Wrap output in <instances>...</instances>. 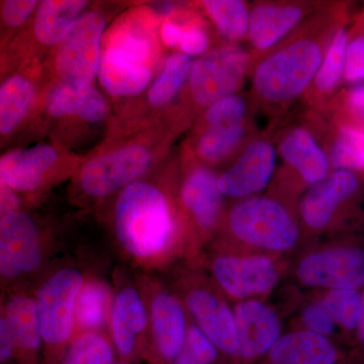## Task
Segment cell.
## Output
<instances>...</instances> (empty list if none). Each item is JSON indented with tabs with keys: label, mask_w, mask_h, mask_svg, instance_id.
Masks as SVG:
<instances>
[{
	"label": "cell",
	"mask_w": 364,
	"mask_h": 364,
	"mask_svg": "<svg viewBox=\"0 0 364 364\" xmlns=\"http://www.w3.org/2000/svg\"><path fill=\"white\" fill-rule=\"evenodd\" d=\"M345 14V6H323L293 35L253 60L250 98L254 107L280 114L306 95L333 35L346 21Z\"/></svg>",
	"instance_id": "6da1fadb"
},
{
	"label": "cell",
	"mask_w": 364,
	"mask_h": 364,
	"mask_svg": "<svg viewBox=\"0 0 364 364\" xmlns=\"http://www.w3.org/2000/svg\"><path fill=\"white\" fill-rule=\"evenodd\" d=\"M117 238L139 258H151L168 247L174 223L166 196L145 182H134L119 193L116 205Z\"/></svg>",
	"instance_id": "7a4b0ae2"
},
{
	"label": "cell",
	"mask_w": 364,
	"mask_h": 364,
	"mask_svg": "<svg viewBox=\"0 0 364 364\" xmlns=\"http://www.w3.org/2000/svg\"><path fill=\"white\" fill-rule=\"evenodd\" d=\"M237 238L268 250H289L299 240L298 225L284 205L268 198H251L237 203L229 215Z\"/></svg>",
	"instance_id": "3957f363"
},
{
	"label": "cell",
	"mask_w": 364,
	"mask_h": 364,
	"mask_svg": "<svg viewBox=\"0 0 364 364\" xmlns=\"http://www.w3.org/2000/svg\"><path fill=\"white\" fill-rule=\"evenodd\" d=\"M253 65L251 53L226 46L196 60L189 73V90L196 104L210 107L243 87Z\"/></svg>",
	"instance_id": "277c9868"
},
{
	"label": "cell",
	"mask_w": 364,
	"mask_h": 364,
	"mask_svg": "<svg viewBox=\"0 0 364 364\" xmlns=\"http://www.w3.org/2000/svg\"><path fill=\"white\" fill-rule=\"evenodd\" d=\"M104 16L97 11L81 14L59 43L56 69L67 85H90L102 62L100 41Z\"/></svg>",
	"instance_id": "5b68a950"
},
{
	"label": "cell",
	"mask_w": 364,
	"mask_h": 364,
	"mask_svg": "<svg viewBox=\"0 0 364 364\" xmlns=\"http://www.w3.org/2000/svg\"><path fill=\"white\" fill-rule=\"evenodd\" d=\"M83 286L82 275L64 268L46 280L36 296L43 340L50 346L65 343L73 331L76 304Z\"/></svg>",
	"instance_id": "8992f818"
},
{
	"label": "cell",
	"mask_w": 364,
	"mask_h": 364,
	"mask_svg": "<svg viewBox=\"0 0 364 364\" xmlns=\"http://www.w3.org/2000/svg\"><path fill=\"white\" fill-rule=\"evenodd\" d=\"M322 4L306 1H260L250 9L247 40L253 60L272 51L301 28Z\"/></svg>",
	"instance_id": "52a82bcc"
},
{
	"label": "cell",
	"mask_w": 364,
	"mask_h": 364,
	"mask_svg": "<svg viewBox=\"0 0 364 364\" xmlns=\"http://www.w3.org/2000/svg\"><path fill=\"white\" fill-rule=\"evenodd\" d=\"M298 277L308 287L360 291L364 287V247L342 246L311 254L299 262Z\"/></svg>",
	"instance_id": "ba28073f"
},
{
	"label": "cell",
	"mask_w": 364,
	"mask_h": 364,
	"mask_svg": "<svg viewBox=\"0 0 364 364\" xmlns=\"http://www.w3.org/2000/svg\"><path fill=\"white\" fill-rule=\"evenodd\" d=\"M150 163L149 151L141 146L112 151L86 163L81 171V188L88 196L104 198L130 186L145 173Z\"/></svg>",
	"instance_id": "9c48e42d"
},
{
	"label": "cell",
	"mask_w": 364,
	"mask_h": 364,
	"mask_svg": "<svg viewBox=\"0 0 364 364\" xmlns=\"http://www.w3.org/2000/svg\"><path fill=\"white\" fill-rule=\"evenodd\" d=\"M277 153L269 139H251L233 165L218 178L223 196L244 198L259 193L272 181Z\"/></svg>",
	"instance_id": "30bf717a"
},
{
	"label": "cell",
	"mask_w": 364,
	"mask_h": 364,
	"mask_svg": "<svg viewBox=\"0 0 364 364\" xmlns=\"http://www.w3.org/2000/svg\"><path fill=\"white\" fill-rule=\"evenodd\" d=\"M43 254L37 226L30 215L18 212L1 215L0 222V272L14 279L35 272Z\"/></svg>",
	"instance_id": "8fae6325"
},
{
	"label": "cell",
	"mask_w": 364,
	"mask_h": 364,
	"mask_svg": "<svg viewBox=\"0 0 364 364\" xmlns=\"http://www.w3.org/2000/svg\"><path fill=\"white\" fill-rule=\"evenodd\" d=\"M213 272L220 287L229 296L237 299L267 293L279 279L273 261L257 256H223L215 259Z\"/></svg>",
	"instance_id": "7c38bea8"
},
{
	"label": "cell",
	"mask_w": 364,
	"mask_h": 364,
	"mask_svg": "<svg viewBox=\"0 0 364 364\" xmlns=\"http://www.w3.org/2000/svg\"><path fill=\"white\" fill-rule=\"evenodd\" d=\"M186 306L198 327L218 350L231 358H240L234 313L221 299L207 289H193L186 296Z\"/></svg>",
	"instance_id": "4fadbf2b"
},
{
	"label": "cell",
	"mask_w": 364,
	"mask_h": 364,
	"mask_svg": "<svg viewBox=\"0 0 364 364\" xmlns=\"http://www.w3.org/2000/svg\"><path fill=\"white\" fill-rule=\"evenodd\" d=\"M358 176L352 170L338 169L313 186L299 205L301 219L311 229H323L340 205L358 193Z\"/></svg>",
	"instance_id": "5bb4252c"
},
{
	"label": "cell",
	"mask_w": 364,
	"mask_h": 364,
	"mask_svg": "<svg viewBox=\"0 0 364 364\" xmlns=\"http://www.w3.org/2000/svg\"><path fill=\"white\" fill-rule=\"evenodd\" d=\"M240 358L254 360L267 355L279 339L280 323L272 309L256 299H247L235 309Z\"/></svg>",
	"instance_id": "9a60e30c"
},
{
	"label": "cell",
	"mask_w": 364,
	"mask_h": 364,
	"mask_svg": "<svg viewBox=\"0 0 364 364\" xmlns=\"http://www.w3.org/2000/svg\"><path fill=\"white\" fill-rule=\"evenodd\" d=\"M277 148L282 160L294 167L306 183L315 186L328 176L329 155L305 127L287 129L279 136Z\"/></svg>",
	"instance_id": "2e32d148"
},
{
	"label": "cell",
	"mask_w": 364,
	"mask_h": 364,
	"mask_svg": "<svg viewBox=\"0 0 364 364\" xmlns=\"http://www.w3.org/2000/svg\"><path fill=\"white\" fill-rule=\"evenodd\" d=\"M57 159V151L49 145L11 151L0 160L1 181L14 191H35L44 183L46 174Z\"/></svg>",
	"instance_id": "e0dca14e"
},
{
	"label": "cell",
	"mask_w": 364,
	"mask_h": 364,
	"mask_svg": "<svg viewBox=\"0 0 364 364\" xmlns=\"http://www.w3.org/2000/svg\"><path fill=\"white\" fill-rule=\"evenodd\" d=\"M267 364H337L338 349L327 337L310 331L279 337L267 354Z\"/></svg>",
	"instance_id": "ac0fdd59"
},
{
	"label": "cell",
	"mask_w": 364,
	"mask_h": 364,
	"mask_svg": "<svg viewBox=\"0 0 364 364\" xmlns=\"http://www.w3.org/2000/svg\"><path fill=\"white\" fill-rule=\"evenodd\" d=\"M151 322L158 353L173 361L186 343V318L181 304L168 294H158L151 305Z\"/></svg>",
	"instance_id": "d6986e66"
},
{
	"label": "cell",
	"mask_w": 364,
	"mask_h": 364,
	"mask_svg": "<svg viewBox=\"0 0 364 364\" xmlns=\"http://www.w3.org/2000/svg\"><path fill=\"white\" fill-rule=\"evenodd\" d=\"M104 90L112 97H134L149 85L152 72L141 63L107 48L98 71Z\"/></svg>",
	"instance_id": "ffe728a7"
},
{
	"label": "cell",
	"mask_w": 364,
	"mask_h": 364,
	"mask_svg": "<svg viewBox=\"0 0 364 364\" xmlns=\"http://www.w3.org/2000/svg\"><path fill=\"white\" fill-rule=\"evenodd\" d=\"M148 324L147 309L135 289L127 287L117 294L112 311L114 345L122 358H130L136 339Z\"/></svg>",
	"instance_id": "44dd1931"
},
{
	"label": "cell",
	"mask_w": 364,
	"mask_h": 364,
	"mask_svg": "<svg viewBox=\"0 0 364 364\" xmlns=\"http://www.w3.org/2000/svg\"><path fill=\"white\" fill-rule=\"evenodd\" d=\"M349 32L350 31L347 30L346 23H344L333 35L324 60L305 95L309 104L313 107H322L329 104L334 100L339 86L344 80Z\"/></svg>",
	"instance_id": "7402d4cb"
},
{
	"label": "cell",
	"mask_w": 364,
	"mask_h": 364,
	"mask_svg": "<svg viewBox=\"0 0 364 364\" xmlns=\"http://www.w3.org/2000/svg\"><path fill=\"white\" fill-rule=\"evenodd\" d=\"M222 196L214 172L205 167L193 169L182 186V202L203 229H210L217 223Z\"/></svg>",
	"instance_id": "603a6c76"
},
{
	"label": "cell",
	"mask_w": 364,
	"mask_h": 364,
	"mask_svg": "<svg viewBox=\"0 0 364 364\" xmlns=\"http://www.w3.org/2000/svg\"><path fill=\"white\" fill-rule=\"evenodd\" d=\"M47 109L52 117L75 116L90 123H98L107 117V105L92 86L65 83L53 91Z\"/></svg>",
	"instance_id": "cb8c5ba5"
},
{
	"label": "cell",
	"mask_w": 364,
	"mask_h": 364,
	"mask_svg": "<svg viewBox=\"0 0 364 364\" xmlns=\"http://www.w3.org/2000/svg\"><path fill=\"white\" fill-rule=\"evenodd\" d=\"M87 2L85 0L41 2L35 18L36 37L44 45H56L78 20Z\"/></svg>",
	"instance_id": "d4e9b609"
},
{
	"label": "cell",
	"mask_w": 364,
	"mask_h": 364,
	"mask_svg": "<svg viewBox=\"0 0 364 364\" xmlns=\"http://www.w3.org/2000/svg\"><path fill=\"white\" fill-rule=\"evenodd\" d=\"M252 139V124L226 128H207L196 143V153L208 163H219L231 157Z\"/></svg>",
	"instance_id": "484cf974"
},
{
	"label": "cell",
	"mask_w": 364,
	"mask_h": 364,
	"mask_svg": "<svg viewBox=\"0 0 364 364\" xmlns=\"http://www.w3.org/2000/svg\"><path fill=\"white\" fill-rule=\"evenodd\" d=\"M6 318L18 348L30 353L40 348L42 327L36 301L25 296L11 299L7 304Z\"/></svg>",
	"instance_id": "4316f807"
},
{
	"label": "cell",
	"mask_w": 364,
	"mask_h": 364,
	"mask_svg": "<svg viewBox=\"0 0 364 364\" xmlns=\"http://www.w3.org/2000/svg\"><path fill=\"white\" fill-rule=\"evenodd\" d=\"M35 97V86L23 76H11L0 88V133L9 135L28 114Z\"/></svg>",
	"instance_id": "83f0119b"
},
{
	"label": "cell",
	"mask_w": 364,
	"mask_h": 364,
	"mask_svg": "<svg viewBox=\"0 0 364 364\" xmlns=\"http://www.w3.org/2000/svg\"><path fill=\"white\" fill-rule=\"evenodd\" d=\"M203 9L214 21L220 35L230 43L247 39L250 9L242 0H205Z\"/></svg>",
	"instance_id": "f1b7e54d"
},
{
	"label": "cell",
	"mask_w": 364,
	"mask_h": 364,
	"mask_svg": "<svg viewBox=\"0 0 364 364\" xmlns=\"http://www.w3.org/2000/svg\"><path fill=\"white\" fill-rule=\"evenodd\" d=\"M191 66L193 60L188 55L183 53L171 55L165 62L159 76L151 86L148 93L150 104L154 107L169 104L189 76Z\"/></svg>",
	"instance_id": "f546056e"
},
{
	"label": "cell",
	"mask_w": 364,
	"mask_h": 364,
	"mask_svg": "<svg viewBox=\"0 0 364 364\" xmlns=\"http://www.w3.org/2000/svg\"><path fill=\"white\" fill-rule=\"evenodd\" d=\"M109 289L100 282H90L81 289L75 318L83 330H97L105 324L109 311Z\"/></svg>",
	"instance_id": "4dcf8cb0"
},
{
	"label": "cell",
	"mask_w": 364,
	"mask_h": 364,
	"mask_svg": "<svg viewBox=\"0 0 364 364\" xmlns=\"http://www.w3.org/2000/svg\"><path fill=\"white\" fill-rule=\"evenodd\" d=\"M329 158L336 170H364V131L340 127L333 141Z\"/></svg>",
	"instance_id": "1f68e13d"
},
{
	"label": "cell",
	"mask_w": 364,
	"mask_h": 364,
	"mask_svg": "<svg viewBox=\"0 0 364 364\" xmlns=\"http://www.w3.org/2000/svg\"><path fill=\"white\" fill-rule=\"evenodd\" d=\"M254 107L250 97L232 95L218 100L208 107L205 114L207 128H226L250 121Z\"/></svg>",
	"instance_id": "d6a6232c"
},
{
	"label": "cell",
	"mask_w": 364,
	"mask_h": 364,
	"mask_svg": "<svg viewBox=\"0 0 364 364\" xmlns=\"http://www.w3.org/2000/svg\"><path fill=\"white\" fill-rule=\"evenodd\" d=\"M114 359L109 341L97 333L87 332L72 342L61 364H114Z\"/></svg>",
	"instance_id": "836d02e7"
},
{
	"label": "cell",
	"mask_w": 364,
	"mask_h": 364,
	"mask_svg": "<svg viewBox=\"0 0 364 364\" xmlns=\"http://www.w3.org/2000/svg\"><path fill=\"white\" fill-rule=\"evenodd\" d=\"M361 291L358 289H332L323 299L333 320L346 332L358 331L361 312Z\"/></svg>",
	"instance_id": "e575fe53"
},
{
	"label": "cell",
	"mask_w": 364,
	"mask_h": 364,
	"mask_svg": "<svg viewBox=\"0 0 364 364\" xmlns=\"http://www.w3.org/2000/svg\"><path fill=\"white\" fill-rule=\"evenodd\" d=\"M107 48L147 65L153 53V46L149 38L133 28L117 31L112 36Z\"/></svg>",
	"instance_id": "d590c367"
},
{
	"label": "cell",
	"mask_w": 364,
	"mask_h": 364,
	"mask_svg": "<svg viewBox=\"0 0 364 364\" xmlns=\"http://www.w3.org/2000/svg\"><path fill=\"white\" fill-rule=\"evenodd\" d=\"M343 81L347 85L364 81V13L349 32Z\"/></svg>",
	"instance_id": "8d00e7d4"
},
{
	"label": "cell",
	"mask_w": 364,
	"mask_h": 364,
	"mask_svg": "<svg viewBox=\"0 0 364 364\" xmlns=\"http://www.w3.org/2000/svg\"><path fill=\"white\" fill-rule=\"evenodd\" d=\"M341 126L364 131V83L353 86L335 102Z\"/></svg>",
	"instance_id": "74e56055"
},
{
	"label": "cell",
	"mask_w": 364,
	"mask_h": 364,
	"mask_svg": "<svg viewBox=\"0 0 364 364\" xmlns=\"http://www.w3.org/2000/svg\"><path fill=\"white\" fill-rule=\"evenodd\" d=\"M198 364H212L218 356V349L198 327H191L183 346Z\"/></svg>",
	"instance_id": "f35d334b"
},
{
	"label": "cell",
	"mask_w": 364,
	"mask_h": 364,
	"mask_svg": "<svg viewBox=\"0 0 364 364\" xmlns=\"http://www.w3.org/2000/svg\"><path fill=\"white\" fill-rule=\"evenodd\" d=\"M303 320L308 331L325 337L333 334L337 326L323 301L306 306Z\"/></svg>",
	"instance_id": "ab89813d"
},
{
	"label": "cell",
	"mask_w": 364,
	"mask_h": 364,
	"mask_svg": "<svg viewBox=\"0 0 364 364\" xmlns=\"http://www.w3.org/2000/svg\"><path fill=\"white\" fill-rule=\"evenodd\" d=\"M37 6L36 0H6L1 4L2 20L11 28L20 26L30 18Z\"/></svg>",
	"instance_id": "60d3db41"
},
{
	"label": "cell",
	"mask_w": 364,
	"mask_h": 364,
	"mask_svg": "<svg viewBox=\"0 0 364 364\" xmlns=\"http://www.w3.org/2000/svg\"><path fill=\"white\" fill-rule=\"evenodd\" d=\"M208 47V37L200 26H191L183 28L178 48L188 56L203 55Z\"/></svg>",
	"instance_id": "b9f144b4"
},
{
	"label": "cell",
	"mask_w": 364,
	"mask_h": 364,
	"mask_svg": "<svg viewBox=\"0 0 364 364\" xmlns=\"http://www.w3.org/2000/svg\"><path fill=\"white\" fill-rule=\"evenodd\" d=\"M16 347L13 331L6 318H2L0 321V361L2 364L9 363V359L13 358Z\"/></svg>",
	"instance_id": "7bdbcfd3"
},
{
	"label": "cell",
	"mask_w": 364,
	"mask_h": 364,
	"mask_svg": "<svg viewBox=\"0 0 364 364\" xmlns=\"http://www.w3.org/2000/svg\"><path fill=\"white\" fill-rule=\"evenodd\" d=\"M1 215L18 212V198L14 193V189L1 181V200H0Z\"/></svg>",
	"instance_id": "ee69618b"
},
{
	"label": "cell",
	"mask_w": 364,
	"mask_h": 364,
	"mask_svg": "<svg viewBox=\"0 0 364 364\" xmlns=\"http://www.w3.org/2000/svg\"><path fill=\"white\" fill-rule=\"evenodd\" d=\"M183 28L172 23H165L161 28V37L163 42L168 47H178L181 43Z\"/></svg>",
	"instance_id": "f6af8a7d"
},
{
	"label": "cell",
	"mask_w": 364,
	"mask_h": 364,
	"mask_svg": "<svg viewBox=\"0 0 364 364\" xmlns=\"http://www.w3.org/2000/svg\"><path fill=\"white\" fill-rule=\"evenodd\" d=\"M361 296H363V299H361L360 318H359L358 331H356L355 336L359 345V350L358 352L364 355V287L363 291H361Z\"/></svg>",
	"instance_id": "bcb514c9"
},
{
	"label": "cell",
	"mask_w": 364,
	"mask_h": 364,
	"mask_svg": "<svg viewBox=\"0 0 364 364\" xmlns=\"http://www.w3.org/2000/svg\"><path fill=\"white\" fill-rule=\"evenodd\" d=\"M337 364H364V356L358 352L353 358L339 361Z\"/></svg>",
	"instance_id": "7dc6e473"
},
{
	"label": "cell",
	"mask_w": 364,
	"mask_h": 364,
	"mask_svg": "<svg viewBox=\"0 0 364 364\" xmlns=\"http://www.w3.org/2000/svg\"><path fill=\"white\" fill-rule=\"evenodd\" d=\"M117 364H131V363H117Z\"/></svg>",
	"instance_id": "c3c4849f"
}]
</instances>
